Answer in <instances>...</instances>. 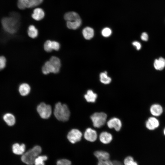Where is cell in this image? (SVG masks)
I'll return each mask as SVG.
<instances>
[{
	"label": "cell",
	"mask_w": 165,
	"mask_h": 165,
	"mask_svg": "<svg viewBox=\"0 0 165 165\" xmlns=\"http://www.w3.org/2000/svg\"><path fill=\"white\" fill-rule=\"evenodd\" d=\"M1 23L4 30L6 32L13 34L18 30L20 26L19 16L18 13H13L10 16L3 18Z\"/></svg>",
	"instance_id": "1"
},
{
	"label": "cell",
	"mask_w": 165,
	"mask_h": 165,
	"mask_svg": "<svg viewBox=\"0 0 165 165\" xmlns=\"http://www.w3.org/2000/svg\"><path fill=\"white\" fill-rule=\"evenodd\" d=\"M54 114L58 120L66 121L68 120L70 116V112L68 106L61 102L57 103L55 106Z\"/></svg>",
	"instance_id": "2"
},
{
	"label": "cell",
	"mask_w": 165,
	"mask_h": 165,
	"mask_svg": "<svg viewBox=\"0 0 165 165\" xmlns=\"http://www.w3.org/2000/svg\"><path fill=\"white\" fill-rule=\"evenodd\" d=\"M41 151L42 149L40 146H35L24 153L21 157V160L27 164H33Z\"/></svg>",
	"instance_id": "3"
},
{
	"label": "cell",
	"mask_w": 165,
	"mask_h": 165,
	"mask_svg": "<svg viewBox=\"0 0 165 165\" xmlns=\"http://www.w3.org/2000/svg\"><path fill=\"white\" fill-rule=\"evenodd\" d=\"M107 117L106 114L103 112H95L90 116L93 126L97 128H100L103 126L106 122Z\"/></svg>",
	"instance_id": "4"
},
{
	"label": "cell",
	"mask_w": 165,
	"mask_h": 165,
	"mask_svg": "<svg viewBox=\"0 0 165 165\" xmlns=\"http://www.w3.org/2000/svg\"><path fill=\"white\" fill-rule=\"evenodd\" d=\"M37 110L41 117L44 119L49 118L52 113L51 106L43 102L38 105Z\"/></svg>",
	"instance_id": "5"
},
{
	"label": "cell",
	"mask_w": 165,
	"mask_h": 165,
	"mask_svg": "<svg viewBox=\"0 0 165 165\" xmlns=\"http://www.w3.org/2000/svg\"><path fill=\"white\" fill-rule=\"evenodd\" d=\"M43 0H18L17 5L18 8L20 9L26 8H32L41 4Z\"/></svg>",
	"instance_id": "6"
},
{
	"label": "cell",
	"mask_w": 165,
	"mask_h": 165,
	"mask_svg": "<svg viewBox=\"0 0 165 165\" xmlns=\"http://www.w3.org/2000/svg\"><path fill=\"white\" fill-rule=\"evenodd\" d=\"M82 136V133L80 130L77 129H73L68 133L67 138L71 143L74 144L80 141Z\"/></svg>",
	"instance_id": "7"
},
{
	"label": "cell",
	"mask_w": 165,
	"mask_h": 165,
	"mask_svg": "<svg viewBox=\"0 0 165 165\" xmlns=\"http://www.w3.org/2000/svg\"><path fill=\"white\" fill-rule=\"evenodd\" d=\"M107 125L109 128H113L116 131H119L122 127L121 120L116 118H113L110 119L107 122Z\"/></svg>",
	"instance_id": "8"
},
{
	"label": "cell",
	"mask_w": 165,
	"mask_h": 165,
	"mask_svg": "<svg viewBox=\"0 0 165 165\" xmlns=\"http://www.w3.org/2000/svg\"><path fill=\"white\" fill-rule=\"evenodd\" d=\"M84 137L87 141L94 142L97 139V133L95 130L90 128H87L84 133Z\"/></svg>",
	"instance_id": "9"
},
{
	"label": "cell",
	"mask_w": 165,
	"mask_h": 165,
	"mask_svg": "<svg viewBox=\"0 0 165 165\" xmlns=\"http://www.w3.org/2000/svg\"><path fill=\"white\" fill-rule=\"evenodd\" d=\"M64 18L67 21L72 22L82 21L79 15L74 12H69L66 13L64 15Z\"/></svg>",
	"instance_id": "10"
},
{
	"label": "cell",
	"mask_w": 165,
	"mask_h": 165,
	"mask_svg": "<svg viewBox=\"0 0 165 165\" xmlns=\"http://www.w3.org/2000/svg\"><path fill=\"white\" fill-rule=\"evenodd\" d=\"M158 120L155 118H149L146 123V126L149 130H153L157 128L159 126Z\"/></svg>",
	"instance_id": "11"
},
{
	"label": "cell",
	"mask_w": 165,
	"mask_h": 165,
	"mask_svg": "<svg viewBox=\"0 0 165 165\" xmlns=\"http://www.w3.org/2000/svg\"><path fill=\"white\" fill-rule=\"evenodd\" d=\"M45 16V13L43 10L40 8H37L33 11L32 14V18L37 21L42 20Z\"/></svg>",
	"instance_id": "12"
},
{
	"label": "cell",
	"mask_w": 165,
	"mask_h": 165,
	"mask_svg": "<svg viewBox=\"0 0 165 165\" xmlns=\"http://www.w3.org/2000/svg\"><path fill=\"white\" fill-rule=\"evenodd\" d=\"M100 141L105 144H107L110 143L112 139V134L106 131H104L101 133L99 136Z\"/></svg>",
	"instance_id": "13"
},
{
	"label": "cell",
	"mask_w": 165,
	"mask_h": 165,
	"mask_svg": "<svg viewBox=\"0 0 165 165\" xmlns=\"http://www.w3.org/2000/svg\"><path fill=\"white\" fill-rule=\"evenodd\" d=\"M12 149L14 153L18 155H21L23 154L25 151V146L23 144L20 145L16 143L13 145Z\"/></svg>",
	"instance_id": "14"
},
{
	"label": "cell",
	"mask_w": 165,
	"mask_h": 165,
	"mask_svg": "<svg viewBox=\"0 0 165 165\" xmlns=\"http://www.w3.org/2000/svg\"><path fill=\"white\" fill-rule=\"evenodd\" d=\"M163 111L162 106L158 104L153 105L150 108V111L151 114L155 116H160L162 113Z\"/></svg>",
	"instance_id": "15"
},
{
	"label": "cell",
	"mask_w": 165,
	"mask_h": 165,
	"mask_svg": "<svg viewBox=\"0 0 165 165\" xmlns=\"http://www.w3.org/2000/svg\"><path fill=\"white\" fill-rule=\"evenodd\" d=\"M49 61L54 68V73H58L60 71L61 66L60 59L57 57L52 56L50 58Z\"/></svg>",
	"instance_id": "16"
},
{
	"label": "cell",
	"mask_w": 165,
	"mask_h": 165,
	"mask_svg": "<svg viewBox=\"0 0 165 165\" xmlns=\"http://www.w3.org/2000/svg\"><path fill=\"white\" fill-rule=\"evenodd\" d=\"M42 72L45 75L55 72V69L50 61H46L42 68Z\"/></svg>",
	"instance_id": "17"
},
{
	"label": "cell",
	"mask_w": 165,
	"mask_h": 165,
	"mask_svg": "<svg viewBox=\"0 0 165 165\" xmlns=\"http://www.w3.org/2000/svg\"><path fill=\"white\" fill-rule=\"evenodd\" d=\"M94 155L98 161H102L109 159L110 155L107 152L102 151H97L94 153Z\"/></svg>",
	"instance_id": "18"
},
{
	"label": "cell",
	"mask_w": 165,
	"mask_h": 165,
	"mask_svg": "<svg viewBox=\"0 0 165 165\" xmlns=\"http://www.w3.org/2000/svg\"><path fill=\"white\" fill-rule=\"evenodd\" d=\"M18 89L19 92L21 95L25 96L30 92L31 87L28 84L24 83L20 85Z\"/></svg>",
	"instance_id": "19"
},
{
	"label": "cell",
	"mask_w": 165,
	"mask_h": 165,
	"mask_svg": "<svg viewBox=\"0 0 165 165\" xmlns=\"http://www.w3.org/2000/svg\"><path fill=\"white\" fill-rule=\"evenodd\" d=\"M3 119L6 123L9 126H12L15 123L16 120L14 116L10 113L5 114L3 116Z\"/></svg>",
	"instance_id": "20"
},
{
	"label": "cell",
	"mask_w": 165,
	"mask_h": 165,
	"mask_svg": "<svg viewBox=\"0 0 165 165\" xmlns=\"http://www.w3.org/2000/svg\"><path fill=\"white\" fill-rule=\"evenodd\" d=\"M154 66L156 70H162L165 67V59L162 57L156 59L154 62Z\"/></svg>",
	"instance_id": "21"
},
{
	"label": "cell",
	"mask_w": 165,
	"mask_h": 165,
	"mask_svg": "<svg viewBox=\"0 0 165 165\" xmlns=\"http://www.w3.org/2000/svg\"><path fill=\"white\" fill-rule=\"evenodd\" d=\"M94 30L89 27L85 28L82 31V34L86 39L89 40L92 38L94 35Z\"/></svg>",
	"instance_id": "22"
},
{
	"label": "cell",
	"mask_w": 165,
	"mask_h": 165,
	"mask_svg": "<svg viewBox=\"0 0 165 165\" xmlns=\"http://www.w3.org/2000/svg\"><path fill=\"white\" fill-rule=\"evenodd\" d=\"M97 94L93 92L91 90L87 91V93L84 95V97L88 102H94L97 98Z\"/></svg>",
	"instance_id": "23"
},
{
	"label": "cell",
	"mask_w": 165,
	"mask_h": 165,
	"mask_svg": "<svg viewBox=\"0 0 165 165\" xmlns=\"http://www.w3.org/2000/svg\"><path fill=\"white\" fill-rule=\"evenodd\" d=\"M28 35L31 38H36L38 35V31L37 29L33 25L29 26L28 31Z\"/></svg>",
	"instance_id": "24"
},
{
	"label": "cell",
	"mask_w": 165,
	"mask_h": 165,
	"mask_svg": "<svg viewBox=\"0 0 165 165\" xmlns=\"http://www.w3.org/2000/svg\"><path fill=\"white\" fill-rule=\"evenodd\" d=\"M100 80L102 83L108 84L110 82L111 79L108 76L107 72H105L101 73L100 74Z\"/></svg>",
	"instance_id": "25"
},
{
	"label": "cell",
	"mask_w": 165,
	"mask_h": 165,
	"mask_svg": "<svg viewBox=\"0 0 165 165\" xmlns=\"http://www.w3.org/2000/svg\"><path fill=\"white\" fill-rule=\"evenodd\" d=\"M47 159V157L46 156H38L35 159L34 164L36 165H44V161Z\"/></svg>",
	"instance_id": "26"
},
{
	"label": "cell",
	"mask_w": 165,
	"mask_h": 165,
	"mask_svg": "<svg viewBox=\"0 0 165 165\" xmlns=\"http://www.w3.org/2000/svg\"><path fill=\"white\" fill-rule=\"evenodd\" d=\"M124 163L125 165H137V162L134 161L132 157L128 156L124 160Z\"/></svg>",
	"instance_id": "27"
},
{
	"label": "cell",
	"mask_w": 165,
	"mask_h": 165,
	"mask_svg": "<svg viewBox=\"0 0 165 165\" xmlns=\"http://www.w3.org/2000/svg\"><path fill=\"white\" fill-rule=\"evenodd\" d=\"M52 41L47 40L45 42L44 45V48L45 51L47 52H50L52 50L51 45Z\"/></svg>",
	"instance_id": "28"
},
{
	"label": "cell",
	"mask_w": 165,
	"mask_h": 165,
	"mask_svg": "<svg viewBox=\"0 0 165 165\" xmlns=\"http://www.w3.org/2000/svg\"><path fill=\"white\" fill-rule=\"evenodd\" d=\"M102 34L105 37H108L112 34V31L110 29L108 28H104L102 31Z\"/></svg>",
	"instance_id": "29"
},
{
	"label": "cell",
	"mask_w": 165,
	"mask_h": 165,
	"mask_svg": "<svg viewBox=\"0 0 165 165\" xmlns=\"http://www.w3.org/2000/svg\"><path fill=\"white\" fill-rule=\"evenodd\" d=\"M6 65V59L3 56H0V70L4 69Z\"/></svg>",
	"instance_id": "30"
},
{
	"label": "cell",
	"mask_w": 165,
	"mask_h": 165,
	"mask_svg": "<svg viewBox=\"0 0 165 165\" xmlns=\"http://www.w3.org/2000/svg\"><path fill=\"white\" fill-rule=\"evenodd\" d=\"M71 163L70 161L65 159L59 160L57 162V164L58 165H70Z\"/></svg>",
	"instance_id": "31"
},
{
	"label": "cell",
	"mask_w": 165,
	"mask_h": 165,
	"mask_svg": "<svg viewBox=\"0 0 165 165\" xmlns=\"http://www.w3.org/2000/svg\"><path fill=\"white\" fill-rule=\"evenodd\" d=\"M51 45L53 50L58 51L60 49V44L57 41H52Z\"/></svg>",
	"instance_id": "32"
},
{
	"label": "cell",
	"mask_w": 165,
	"mask_h": 165,
	"mask_svg": "<svg viewBox=\"0 0 165 165\" xmlns=\"http://www.w3.org/2000/svg\"><path fill=\"white\" fill-rule=\"evenodd\" d=\"M98 164L99 165H112L113 164L112 162L108 159L104 160L98 161Z\"/></svg>",
	"instance_id": "33"
},
{
	"label": "cell",
	"mask_w": 165,
	"mask_h": 165,
	"mask_svg": "<svg viewBox=\"0 0 165 165\" xmlns=\"http://www.w3.org/2000/svg\"><path fill=\"white\" fill-rule=\"evenodd\" d=\"M141 38L142 40L146 41L148 40V35L146 32H143L141 35Z\"/></svg>",
	"instance_id": "34"
},
{
	"label": "cell",
	"mask_w": 165,
	"mask_h": 165,
	"mask_svg": "<svg viewBox=\"0 0 165 165\" xmlns=\"http://www.w3.org/2000/svg\"><path fill=\"white\" fill-rule=\"evenodd\" d=\"M132 44L135 46L137 50H139L141 47V44L139 42L137 41H135L133 42Z\"/></svg>",
	"instance_id": "35"
},
{
	"label": "cell",
	"mask_w": 165,
	"mask_h": 165,
	"mask_svg": "<svg viewBox=\"0 0 165 165\" xmlns=\"http://www.w3.org/2000/svg\"><path fill=\"white\" fill-rule=\"evenodd\" d=\"M113 165H122V163L119 161L117 160H114L112 161Z\"/></svg>",
	"instance_id": "36"
},
{
	"label": "cell",
	"mask_w": 165,
	"mask_h": 165,
	"mask_svg": "<svg viewBox=\"0 0 165 165\" xmlns=\"http://www.w3.org/2000/svg\"><path fill=\"white\" fill-rule=\"evenodd\" d=\"M163 133H164V134L165 136V128H164V131H163Z\"/></svg>",
	"instance_id": "37"
}]
</instances>
